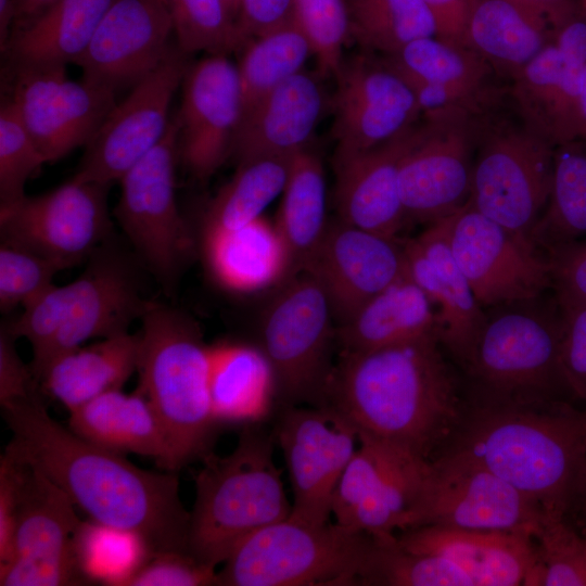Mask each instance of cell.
<instances>
[{"instance_id":"obj_60","label":"cell","mask_w":586,"mask_h":586,"mask_svg":"<svg viewBox=\"0 0 586 586\" xmlns=\"http://www.w3.org/2000/svg\"><path fill=\"white\" fill-rule=\"evenodd\" d=\"M226 4L228 5L231 13L234 15V17L238 21V13H239V7H240V0H224Z\"/></svg>"},{"instance_id":"obj_22","label":"cell","mask_w":586,"mask_h":586,"mask_svg":"<svg viewBox=\"0 0 586 586\" xmlns=\"http://www.w3.org/2000/svg\"><path fill=\"white\" fill-rule=\"evenodd\" d=\"M224 54H207L190 64L182 80L176 116L179 158L198 179L212 176L229 157L243 115L237 64Z\"/></svg>"},{"instance_id":"obj_25","label":"cell","mask_w":586,"mask_h":586,"mask_svg":"<svg viewBox=\"0 0 586 586\" xmlns=\"http://www.w3.org/2000/svg\"><path fill=\"white\" fill-rule=\"evenodd\" d=\"M449 217L426 225L420 234L404 242V251L409 276L435 311L442 346L464 368L487 316L453 255Z\"/></svg>"},{"instance_id":"obj_42","label":"cell","mask_w":586,"mask_h":586,"mask_svg":"<svg viewBox=\"0 0 586 586\" xmlns=\"http://www.w3.org/2000/svg\"><path fill=\"white\" fill-rule=\"evenodd\" d=\"M360 585L474 586L456 563L441 556L409 551L397 544L396 534L373 537Z\"/></svg>"},{"instance_id":"obj_27","label":"cell","mask_w":586,"mask_h":586,"mask_svg":"<svg viewBox=\"0 0 586 586\" xmlns=\"http://www.w3.org/2000/svg\"><path fill=\"white\" fill-rule=\"evenodd\" d=\"M323 105L318 76L297 73L243 114L230 157L237 165L259 158H291L308 148Z\"/></svg>"},{"instance_id":"obj_52","label":"cell","mask_w":586,"mask_h":586,"mask_svg":"<svg viewBox=\"0 0 586 586\" xmlns=\"http://www.w3.org/2000/svg\"><path fill=\"white\" fill-rule=\"evenodd\" d=\"M560 361L566 388L586 402V306L562 313Z\"/></svg>"},{"instance_id":"obj_57","label":"cell","mask_w":586,"mask_h":586,"mask_svg":"<svg viewBox=\"0 0 586 586\" xmlns=\"http://www.w3.org/2000/svg\"><path fill=\"white\" fill-rule=\"evenodd\" d=\"M17 22L15 0H0V47L1 51L9 42L13 30L12 25Z\"/></svg>"},{"instance_id":"obj_45","label":"cell","mask_w":586,"mask_h":586,"mask_svg":"<svg viewBox=\"0 0 586 586\" xmlns=\"http://www.w3.org/2000/svg\"><path fill=\"white\" fill-rule=\"evenodd\" d=\"M534 539L537 560L526 586H586L584 536L565 522V515L546 513Z\"/></svg>"},{"instance_id":"obj_12","label":"cell","mask_w":586,"mask_h":586,"mask_svg":"<svg viewBox=\"0 0 586 586\" xmlns=\"http://www.w3.org/2000/svg\"><path fill=\"white\" fill-rule=\"evenodd\" d=\"M545 515L537 504L486 468L442 451L426 464L406 530L435 525L535 537Z\"/></svg>"},{"instance_id":"obj_43","label":"cell","mask_w":586,"mask_h":586,"mask_svg":"<svg viewBox=\"0 0 586 586\" xmlns=\"http://www.w3.org/2000/svg\"><path fill=\"white\" fill-rule=\"evenodd\" d=\"M75 551L87 581L110 586H124L152 556L139 536L91 520L81 521Z\"/></svg>"},{"instance_id":"obj_5","label":"cell","mask_w":586,"mask_h":586,"mask_svg":"<svg viewBox=\"0 0 586 586\" xmlns=\"http://www.w3.org/2000/svg\"><path fill=\"white\" fill-rule=\"evenodd\" d=\"M275 442L260 422L250 423L230 454L211 450L201 459L188 537L193 557L216 568L246 537L290 517L292 504L273 460Z\"/></svg>"},{"instance_id":"obj_62","label":"cell","mask_w":586,"mask_h":586,"mask_svg":"<svg viewBox=\"0 0 586 586\" xmlns=\"http://www.w3.org/2000/svg\"><path fill=\"white\" fill-rule=\"evenodd\" d=\"M583 3H584V5L586 7V0H584V2H583Z\"/></svg>"},{"instance_id":"obj_49","label":"cell","mask_w":586,"mask_h":586,"mask_svg":"<svg viewBox=\"0 0 586 586\" xmlns=\"http://www.w3.org/2000/svg\"><path fill=\"white\" fill-rule=\"evenodd\" d=\"M59 264L27 250L0 244V309L11 311L30 302L52 286Z\"/></svg>"},{"instance_id":"obj_30","label":"cell","mask_w":586,"mask_h":586,"mask_svg":"<svg viewBox=\"0 0 586 586\" xmlns=\"http://www.w3.org/2000/svg\"><path fill=\"white\" fill-rule=\"evenodd\" d=\"M202 245L214 280L231 292L269 289L294 275L282 234L263 217L234 230H204Z\"/></svg>"},{"instance_id":"obj_53","label":"cell","mask_w":586,"mask_h":586,"mask_svg":"<svg viewBox=\"0 0 586 586\" xmlns=\"http://www.w3.org/2000/svg\"><path fill=\"white\" fill-rule=\"evenodd\" d=\"M16 339L4 324L0 328V405L41 395L30 365L17 353Z\"/></svg>"},{"instance_id":"obj_15","label":"cell","mask_w":586,"mask_h":586,"mask_svg":"<svg viewBox=\"0 0 586 586\" xmlns=\"http://www.w3.org/2000/svg\"><path fill=\"white\" fill-rule=\"evenodd\" d=\"M16 462L20 466L16 526L11 556L0 564V585L90 584L75 551V535L81 523L75 505L43 474Z\"/></svg>"},{"instance_id":"obj_58","label":"cell","mask_w":586,"mask_h":586,"mask_svg":"<svg viewBox=\"0 0 586 586\" xmlns=\"http://www.w3.org/2000/svg\"><path fill=\"white\" fill-rule=\"evenodd\" d=\"M55 1L58 0H15L17 23L22 24L33 18Z\"/></svg>"},{"instance_id":"obj_8","label":"cell","mask_w":586,"mask_h":586,"mask_svg":"<svg viewBox=\"0 0 586 586\" xmlns=\"http://www.w3.org/2000/svg\"><path fill=\"white\" fill-rule=\"evenodd\" d=\"M499 103L479 114L469 202L519 239L535 245L533 230L551 191L555 145L514 118L496 113Z\"/></svg>"},{"instance_id":"obj_33","label":"cell","mask_w":586,"mask_h":586,"mask_svg":"<svg viewBox=\"0 0 586 586\" xmlns=\"http://www.w3.org/2000/svg\"><path fill=\"white\" fill-rule=\"evenodd\" d=\"M113 1L58 0L18 24L2 52L13 68L77 65Z\"/></svg>"},{"instance_id":"obj_19","label":"cell","mask_w":586,"mask_h":586,"mask_svg":"<svg viewBox=\"0 0 586 586\" xmlns=\"http://www.w3.org/2000/svg\"><path fill=\"white\" fill-rule=\"evenodd\" d=\"M12 102L47 163L86 146L116 104V91L81 78L66 66L16 67Z\"/></svg>"},{"instance_id":"obj_24","label":"cell","mask_w":586,"mask_h":586,"mask_svg":"<svg viewBox=\"0 0 586 586\" xmlns=\"http://www.w3.org/2000/svg\"><path fill=\"white\" fill-rule=\"evenodd\" d=\"M171 34L163 0H114L77 65L82 78L115 91L132 87L169 52Z\"/></svg>"},{"instance_id":"obj_61","label":"cell","mask_w":586,"mask_h":586,"mask_svg":"<svg viewBox=\"0 0 586 586\" xmlns=\"http://www.w3.org/2000/svg\"><path fill=\"white\" fill-rule=\"evenodd\" d=\"M584 540H585V545H586V534L584 535Z\"/></svg>"},{"instance_id":"obj_41","label":"cell","mask_w":586,"mask_h":586,"mask_svg":"<svg viewBox=\"0 0 586 586\" xmlns=\"http://www.w3.org/2000/svg\"><path fill=\"white\" fill-rule=\"evenodd\" d=\"M351 39L388 55L409 42L436 36L422 0H345Z\"/></svg>"},{"instance_id":"obj_1","label":"cell","mask_w":586,"mask_h":586,"mask_svg":"<svg viewBox=\"0 0 586 586\" xmlns=\"http://www.w3.org/2000/svg\"><path fill=\"white\" fill-rule=\"evenodd\" d=\"M1 411L12 433L4 454L48 477L89 520L139 536L152 555L189 552L190 511L176 472L143 470L80 437L49 415L41 395Z\"/></svg>"},{"instance_id":"obj_16","label":"cell","mask_w":586,"mask_h":586,"mask_svg":"<svg viewBox=\"0 0 586 586\" xmlns=\"http://www.w3.org/2000/svg\"><path fill=\"white\" fill-rule=\"evenodd\" d=\"M189 65L188 54L175 42L163 61L116 102L85 146L73 178L111 186L157 145Z\"/></svg>"},{"instance_id":"obj_32","label":"cell","mask_w":586,"mask_h":586,"mask_svg":"<svg viewBox=\"0 0 586 586\" xmlns=\"http://www.w3.org/2000/svg\"><path fill=\"white\" fill-rule=\"evenodd\" d=\"M139 337L129 331L73 348L53 359L38 378L41 392L69 412L114 390L137 372Z\"/></svg>"},{"instance_id":"obj_6","label":"cell","mask_w":586,"mask_h":586,"mask_svg":"<svg viewBox=\"0 0 586 586\" xmlns=\"http://www.w3.org/2000/svg\"><path fill=\"white\" fill-rule=\"evenodd\" d=\"M110 242L92 254L78 278L53 284L5 323L16 340L31 345L29 365L37 381L58 356L89 340L128 332L140 320L149 301L130 264Z\"/></svg>"},{"instance_id":"obj_18","label":"cell","mask_w":586,"mask_h":586,"mask_svg":"<svg viewBox=\"0 0 586 586\" xmlns=\"http://www.w3.org/2000/svg\"><path fill=\"white\" fill-rule=\"evenodd\" d=\"M448 241L483 308L535 301L551 285L548 256L481 214L470 202L449 217Z\"/></svg>"},{"instance_id":"obj_11","label":"cell","mask_w":586,"mask_h":586,"mask_svg":"<svg viewBox=\"0 0 586 586\" xmlns=\"http://www.w3.org/2000/svg\"><path fill=\"white\" fill-rule=\"evenodd\" d=\"M179 127L176 116L158 142L120 179L113 216L136 254L170 291L194 249L193 234L176 200Z\"/></svg>"},{"instance_id":"obj_39","label":"cell","mask_w":586,"mask_h":586,"mask_svg":"<svg viewBox=\"0 0 586 586\" xmlns=\"http://www.w3.org/2000/svg\"><path fill=\"white\" fill-rule=\"evenodd\" d=\"M310 56L313 49L293 21L247 40L237 64L243 114L280 84L304 71Z\"/></svg>"},{"instance_id":"obj_20","label":"cell","mask_w":586,"mask_h":586,"mask_svg":"<svg viewBox=\"0 0 586 586\" xmlns=\"http://www.w3.org/2000/svg\"><path fill=\"white\" fill-rule=\"evenodd\" d=\"M428 462L384 442L359 437L334 492L335 523L373 537L406 530Z\"/></svg>"},{"instance_id":"obj_36","label":"cell","mask_w":586,"mask_h":586,"mask_svg":"<svg viewBox=\"0 0 586 586\" xmlns=\"http://www.w3.org/2000/svg\"><path fill=\"white\" fill-rule=\"evenodd\" d=\"M383 61L405 78L446 87L466 99L477 113L500 102L501 92L493 85L497 75L473 49L436 36L419 38Z\"/></svg>"},{"instance_id":"obj_17","label":"cell","mask_w":586,"mask_h":586,"mask_svg":"<svg viewBox=\"0 0 586 586\" xmlns=\"http://www.w3.org/2000/svg\"><path fill=\"white\" fill-rule=\"evenodd\" d=\"M273 436L293 491L289 518L322 525L337 483L359 444L355 426L328 405L281 407Z\"/></svg>"},{"instance_id":"obj_37","label":"cell","mask_w":586,"mask_h":586,"mask_svg":"<svg viewBox=\"0 0 586 586\" xmlns=\"http://www.w3.org/2000/svg\"><path fill=\"white\" fill-rule=\"evenodd\" d=\"M281 194L276 226L289 247L294 273H297L305 268L329 225L323 165L309 148L290 158Z\"/></svg>"},{"instance_id":"obj_35","label":"cell","mask_w":586,"mask_h":586,"mask_svg":"<svg viewBox=\"0 0 586 586\" xmlns=\"http://www.w3.org/2000/svg\"><path fill=\"white\" fill-rule=\"evenodd\" d=\"M208 392L218 425L260 422L277 398L275 373L259 346L235 342L211 345Z\"/></svg>"},{"instance_id":"obj_21","label":"cell","mask_w":586,"mask_h":586,"mask_svg":"<svg viewBox=\"0 0 586 586\" xmlns=\"http://www.w3.org/2000/svg\"><path fill=\"white\" fill-rule=\"evenodd\" d=\"M334 77V158L381 145L413 127L421 117L410 86L383 59H344Z\"/></svg>"},{"instance_id":"obj_50","label":"cell","mask_w":586,"mask_h":586,"mask_svg":"<svg viewBox=\"0 0 586 586\" xmlns=\"http://www.w3.org/2000/svg\"><path fill=\"white\" fill-rule=\"evenodd\" d=\"M216 576L215 566L189 552L164 551L152 555L124 586H215Z\"/></svg>"},{"instance_id":"obj_26","label":"cell","mask_w":586,"mask_h":586,"mask_svg":"<svg viewBox=\"0 0 586 586\" xmlns=\"http://www.w3.org/2000/svg\"><path fill=\"white\" fill-rule=\"evenodd\" d=\"M416 125L381 145L334 158V199L340 220L398 239L407 224L399 194V168Z\"/></svg>"},{"instance_id":"obj_56","label":"cell","mask_w":586,"mask_h":586,"mask_svg":"<svg viewBox=\"0 0 586 586\" xmlns=\"http://www.w3.org/2000/svg\"><path fill=\"white\" fill-rule=\"evenodd\" d=\"M422 1L433 17L437 38L456 46L468 47V28L477 0Z\"/></svg>"},{"instance_id":"obj_13","label":"cell","mask_w":586,"mask_h":586,"mask_svg":"<svg viewBox=\"0 0 586 586\" xmlns=\"http://www.w3.org/2000/svg\"><path fill=\"white\" fill-rule=\"evenodd\" d=\"M399 168L407 222L447 218L470 200L479 114L450 107L423 115Z\"/></svg>"},{"instance_id":"obj_9","label":"cell","mask_w":586,"mask_h":586,"mask_svg":"<svg viewBox=\"0 0 586 586\" xmlns=\"http://www.w3.org/2000/svg\"><path fill=\"white\" fill-rule=\"evenodd\" d=\"M333 319L324 291L305 271L280 284L264 309L259 347L272 367L281 407L324 404L334 368Z\"/></svg>"},{"instance_id":"obj_51","label":"cell","mask_w":586,"mask_h":586,"mask_svg":"<svg viewBox=\"0 0 586 586\" xmlns=\"http://www.w3.org/2000/svg\"><path fill=\"white\" fill-rule=\"evenodd\" d=\"M548 252L551 285L561 311L586 306V241L576 240Z\"/></svg>"},{"instance_id":"obj_48","label":"cell","mask_w":586,"mask_h":586,"mask_svg":"<svg viewBox=\"0 0 586 586\" xmlns=\"http://www.w3.org/2000/svg\"><path fill=\"white\" fill-rule=\"evenodd\" d=\"M46 163L14 103L4 101L0 109V206L25 196L27 181Z\"/></svg>"},{"instance_id":"obj_14","label":"cell","mask_w":586,"mask_h":586,"mask_svg":"<svg viewBox=\"0 0 586 586\" xmlns=\"http://www.w3.org/2000/svg\"><path fill=\"white\" fill-rule=\"evenodd\" d=\"M109 188L72 178L46 193L0 206L1 243L36 253L63 269L89 259L112 240Z\"/></svg>"},{"instance_id":"obj_3","label":"cell","mask_w":586,"mask_h":586,"mask_svg":"<svg viewBox=\"0 0 586 586\" xmlns=\"http://www.w3.org/2000/svg\"><path fill=\"white\" fill-rule=\"evenodd\" d=\"M442 451L481 464L546 513L565 515L586 494V411L558 399L474 398Z\"/></svg>"},{"instance_id":"obj_34","label":"cell","mask_w":586,"mask_h":586,"mask_svg":"<svg viewBox=\"0 0 586 586\" xmlns=\"http://www.w3.org/2000/svg\"><path fill=\"white\" fill-rule=\"evenodd\" d=\"M68 428L80 437L116 454L153 458L168 471L169 448L163 426L138 391L106 392L69 412Z\"/></svg>"},{"instance_id":"obj_38","label":"cell","mask_w":586,"mask_h":586,"mask_svg":"<svg viewBox=\"0 0 586 586\" xmlns=\"http://www.w3.org/2000/svg\"><path fill=\"white\" fill-rule=\"evenodd\" d=\"M586 235V143L573 140L555 148L551 191L532 241L550 251Z\"/></svg>"},{"instance_id":"obj_29","label":"cell","mask_w":586,"mask_h":586,"mask_svg":"<svg viewBox=\"0 0 586 586\" xmlns=\"http://www.w3.org/2000/svg\"><path fill=\"white\" fill-rule=\"evenodd\" d=\"M556 0H477L468 47L510 81L556 34Z\"/></svg>"},{"instance_id":"obj_31","label":"cell","mask_w":586,"mask_h":586,"mask_svg":"<svg viewBox=\"0 0 586 586\" xmlns=\"http://www.w3.org/2000/svg\"><path fill=\"white\" fill-rule=\"evenodd\" d=\"M431 335L438 336L435 311L408 270L361 305L335 331L341 354L372 351Z\"/></svg>"},{"instance_id":"obj_4","label":"cell","mask_w":586,"mask_h":586,"mask_svg":"<svg viewBox=\"0 0 586 586\" xmlns=\"http://www.w3.org/2000/svg\"><path fill=\"white\" fill-rule=\"evenodd\" d=\"M137 390L156 413L169 448L168 471L201 460L219 426L208 392V347L183 311L149 301L140 318Z\"/></svg>"},{"instance_id":"obj_54","label":"cell","mask_w":586,"mask_h":586,"mask_svg":"<svg viewBox=\"0 0 586 586\" xmlns=\"http://www.w3.org/2000/svg\"><path fill=\"white\" fill-rule=\"evenodd\" d=\"M293 13L294 0H240L238 25L250 40L289 24Z\"/></svg>"},{"instance_id":"obj_46","label":"cell","mask_w":586,"mask_h":586,"mask_svg":"<svg viewBox=\"0 0 586 586\" xmlns=\"http://www.w3.org/2000/svg\"><path fill=\"white\" fill-rule=\"evenodd\" d=\"M560 71V53L550 43L513 77L509 88L518 114L549 142Z\"/></svg>"},{"instance_id":"obj_7","label":"cell","mask_w":586,"mask_h":586,"mask_svg":"<svg viewBox=\"0 0 586 586\" xmlns=\"http://www.w3.org/2000/svg\"><path fill=\"white\" fill-rule=\"evenodd\" d=\"M373 544L337 523L286 518L242 540L217 572L215 586H355Z\"/></svg>"},{"instance_id":"obj_55","label":"cell","mask_w":586,"mask_h":586,"mask_svg":"<svg viewBox=\"0 0 586 586\" xmlns=\"http://www.w3.org/2000/svg\"><path fill=\"white\" fill-rule=\"evenodd\" d=\"M20 466L3 454L0 460V564L11 556L18 507Z\"/></svg>"},{"instance_id":"obj_47","label":"cell","mask_w":586,"mask_h":586,"mask_svg":"<svg viewBox=\"0 0 586 586\" xmlns=\"http://www.w3.org/2000/svg\"><path fill=\"white\" fill-rule=\"evenodd\" d=\"M293 22L308 40L322 75H335L351 39L345 0H294Z\"/></svg>"},{"instance_id":"obj_44","label":"cell","mask_w":586,"mask_h":586,"mask_svg":"<svg viewBox=\"0 0 586 586\" xmlns=\"http://www.w3.org/2000/svg\"><path fill=\"white\" fill-rule=\"evenodd\" d=\"M184 53L229 55L247 42L224 0H163Z\"/></svg>"},{"instance_id":"obj_28","label":"cell","mask_w":586,"mask_h":586,"mask_svg":"<svg viewBox=\"0 0 586 586\" xmlns=\"http://www.w3.org/2000/svg\"><path fill=\"white\" fill-rule=\"evenodd\" d=\"M396 542L409 551L453 561L474 586L525 585L537 560L535 539L524 533L425 525L402 531Z\"/></svg>"},{"instance_id":"obj_10","label":"cell","mask_w":586,"mask_h":586,"mask_svg":"<svg viewBox=\"0 0 586 586\" xmlns=\"http://www.w3.org/2000/svg\"><path fill=\"white\" fill-rule=\"evenodd\" d=\"M530 302L505 305L486 317L464 367L476 386L475 398L558 399V390L566 387L560 361L562 320Z\"/></svg>"},{"instance_id":"obj_2","label":"cell","mask_w":586,"mask_h":586,"mask_svg":"<svg viewBox=\"0 0 586 586\" xmlns=\"http://www.w3.org/2000/svg\"><path fill=\"white\" fill-rule=\"evenodd\" d=\"M438 336L341 354L324 404L369 437L424 460L435 458L462 421L459 395Z\"/></svg>"},{"instance_id":"obj_23","label":"cell","mask_w":586,"mask_h":586,"mask_svg":"<svg viewBox=\"0 0 586 586\" xmlns=\"http://www.w3.org/2000/svg\"><path fill=\"white\" fill-rule=\"evenodd\" d=\"M303 271L322 288L341 324L407 271L404 243L339 219L328 225Z\"/></svg>"},{"instance_id":"obj_59","label":"cell","mask_w":586,"mask_h":586,"mask_svg":"<svg viewBox=\"0 0 586 586\" xmlns=\"http://www.w3.org/2000/svg\"><path fill=\"white\" fill-rule=\"evenodd\" d=\"M576 140H581L586 143V66L584 69L582 89H581V95H579V102H578Z\"/></svg>"},{"instance_id":"obj_40","label":"cell","mask_w":586,"mask_h":586,"mask_svg":"<svg viewBox=\"0 0 586 586\" xmlns=\"http://www.w3.org/2000/svg\"><path fill=\"white\" fill-rule=\"evenodd\" d=\"M290 158H259L238 164L232 178L211 201L204 230H234L262 217L282 193Z\"/></svg>"}]
</instances>
